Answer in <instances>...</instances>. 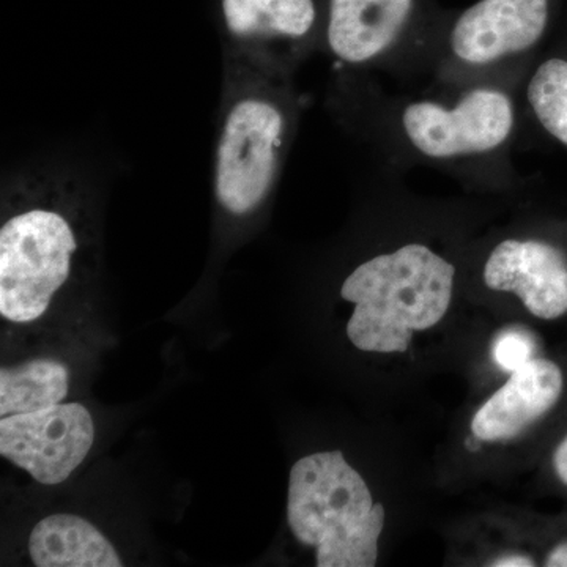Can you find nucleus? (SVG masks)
Masks as SVG:
<instances>
[{
  "label": "nucleus",
  "mask_w": 567,
  "mask_h": 567,
  "mask_svg": "<svg viewBox=\"0 0 567 567\" xmlns=\"http://www.w3.org/2000/svg\"><path fill=\"white\" fill-rule=\"evenodd\" d=\"M69 175L11 182L0 226V316L32 323L69 286L85 246V197Z\"/></svg>",
  "instance_id": "obj_1"
},
{
  "label": "nucleus",
  "mask_w": 567,
  "mask_h": 567,
  "mask_svg": "<svg viewBox=\"0 0 567 567\" xmlns=\"http://www.w3.org/2000/svg\"><path fill=\"white\" fill-rule=\"evenodd\" d=\"M297 126L289 74L224 52L213 197L223 215L248 219L270 199Z\"/></svg>",
  "instance_id": "obj_2"
},
{
  "label": "nucleus",
  "mask_w": 567,
  "mask_h": 567,
  "mask_svg": "<svg viewBox=\"0 0 567 567\" xmlns=\"http://www.w3.org/2000/svg\"><path fill=\"white\" fill-rule=\"evenodd\" d=\"M456 268L429 246L410 244L358 265L341 297L354 305L347 336L363 352H406L415 331L445 317Z\"/></svg>",
  "instance_id": "obj_3"
},
{
  "label": "nucleus",
  "mask_w": 567,
  "mask_h": 567,
  "mask_svg": "<svg viewBox=\"0 0 567 567\" xmlns=\"http://www.w3.org/2000/svg\"><path fill=\"white\" fill-rule=\"evenodd\" d=\"M287 522L298 543L317 548V566L372 567L385 507L341 451H324L295 462Z\"/></svg>",
  "instance_id": "obj_4"
},
{
  "label": "nucleus",
  "mask_w": 567,
  "mask_h": 567,
  "mask_svg": "<svg viewBox=\"0 0 567 567\" xmlns=\"http://www.w3.org/2000/svg\"><path fill=\"white\" fill-rule=\"evenodd\" d=\"M401 128L425 158L446 159L498 151L516 128V104L502 89H472L456 103L421 100L406 104Z\"/></svg>",
  "instance_id": "obj_5"
},
{
  "label": "nucleus",
  "mask_w": 567,
  "mask_h": 567,
  "mask_svg": "<svg viewBox=\"0 0 567 567\" xmlns=\"http://www.w3.org/2000/svg\"><path fill=\"white\" fill-rule=\"evenodd\" d=\"M95 423L81 404H59L0 420V454L43 486H58L85 461Z\"/></svg>",
  "instance_id": "obj_6"
},
{
  "label": "nucleus",
  "mask_w": 567,
  "mask_h": 567,
  "mask_svg": "<svg viewBox=\"0 0 567 567\" xmlns=\"http://www.w3.org/2000/svg\"><path fill=\"white\" fill-rule=\"evenodd\" d=\"M229 54L289 74L311 43L315 0H221Z\"/></svg>",
  "instance_id": "obj_7"
},
{
  "label": "nucleus",
  "mask_w": 567,
  "mask_h": 567,
  "mask_svg": "<svg viewBox=\"0 0 567 567\" xmlns=\"http://www.w3.org/2000/svg\"><path fill=\"white\" fill-rule=\"evenodd\" d=\"M547 22L548 0H480L454 24L451 54L462 65H495L532 50Z\"/></svg>",
  "instance_id": "obj_8"
},
{
  "label": "nucleus",
  "mask_w": 567,
  "mask_h": 567,
  "mask_svg": "<svg viewBox=\"0 0 567 567\" xmlns=\"http://www.w3.org/2000/svg\"><path fill=\"white\" fill-rule=\"evenodd\" d=\"M484 282L496 292L516 293L537 319L554 320L567 312V262L544 241H502L488 256Z\"/></svg>",
  "instance_id": "obj_9"
},
{
  "label": "nucleus",
  "mask_w": 567,
  "mask_h": 567,
  "mask_svg": "<svg viewBox=\"0 0 567 567\" xmlns=\"http://www.w3.org/2000/svg\"><path fill=\"white\" fill-rule=\"evenodd\" d=\"M415 0H331L324 41L331 55L361 66L385 55L412 17Z\"/></svg>",
  "instance_id": "obj_10"
},
{
  "label": "nucleus",
  "mask_w": 567,
  "mask_h": 567,
  "mask_svg": "<svg viewBox=\"0 0 567 567\" xmlns=\"http://www.w3.org/2000/svg\"><path fill=\"white\" fill-rule=\"evenodd\" d=\"M563 374L557 364L533 358L511 372L509 380L477 410L473 436L481 442L509 440L524 432L557 404Z\"/></svg>",
  "instance_id": "obj_11"
},
{
  "label": "nucleus",
  "mask_w": 567,
  "mask_h": 567,
  "mask_svg": "<svg viewBox=\"0 0 567 567\" xmlns=\"http://www.w3.org/2000/svg\"><path fill=\"white\" fill-rule=\"evenodd\" d=\"M37 567H122L121 555L95 525L74 514L44 517L29 536Z\"/></svg>",
  "instance_id": "obj_12"
},
{
  "label": "nucleus",
  "mask_w": 567,
  "mask_h": 567,
  "mask_svg": "<svg viewBox=\"0 0 567 567\" xmlns=\"http://www.w3.org/2000/svg\"><path fill=\"white\" fill-rule=\"evenodd\" d=\"M70 391V371L58 360H29L0 371V416L39 412L62 404Z\"/></svg>",
  "instance_id": "obj_13"
},
{
  "label": "nucleus",
  "mask_w": 567,
  "mask_h": 567,
  "mask_svg": "<svg viewBox=\"0 0 567 567\" xmlns=\"http://www.w3.org/2000/svg\"><path fill=\"white\" fill-rule=\"evenodd\" d=\"M529 110L559 144L567 147V61L550 58L540 63L527 85Z\"/></svg>",
  "instance_id": "obj_14"
},
{
  "label": "nucleus",
  "mask_w": 567,
  "mask_h": 567,
  "mask_svg": "<svg viewBox=\"0 0 567 567\" xmlns=\"http://www.w3.org/2000/svg\"><path fill=\"white\" fill-rule=\"evenodd\" d=\"M535 339L520 330L505 331L495 339L492 347L495 363L506 372H514L533 360Z\"/></svg>",
  "instance_id": "obj_15"
},
{
  "label": "nucleus",
  "mask_w": 567,
  "mask_h": 567,
  "mask_svg": "<svg viewBox=\"0 0 567 567\" xmlns=\"http://www.w3.org/2000/svg\"><path fill=\"white\" fill-rule=\"evenodd\" d=\"M554 464L559 480L567 486V436L563 440L561 445L558 446L557 453H555Z\"/></svg>",
  "instance_id": "obj_16"
},
{
  "label": "nucleus",
  "mask_w": 567,
  "mask_h": 567,
  "mask_svg": "<svg viewBox=\"0 0 567 567\" xmlns=\"http://www.w3.org/2000/svg\"><path fill=\"white\" fill-rule=\"evenodd\" d=\"M494 567H532L535 566L532 558L520 557V555H513V557H505L496 559L492 563Z\"/></svg>",
  "instance_id": "obj_17"
},
{
  "label": "nucleus",
  "mask_w": 567,
  "mask_h": 567,
  "mask_svg": "<svg viewBox=\"0 0 567 567\" xmlns=\"http://www.w3.org/2000/svg\"><path fill=\"white\" fill-rule=\"evenodd\" d=\"M546 566L567 567V543L554 548V551L548 555Z\"/></svg>",
  "instance_id": "obj_18"
}]
</instances>
